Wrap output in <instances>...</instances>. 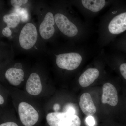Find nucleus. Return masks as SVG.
<instances>
[{
	"label": "nucleus",
	"mask_w": 126,
	"mask_h": 126,
	"mask_svg": "<svg viewBox=\"0 0 126 126\" xmlns=\"http://www.w3.org/2000/svg\"><path fill=\"white\" fill-rule=\"evenodd\" d=\"M82 60L81 54L76 52H70L57 55L56 63L58 67L60 68L73 70L78 67Z\"/></svg>",
	"instance_id": "nucleus-1"
},
{
	"label": "nucleus",
	"mask_w": 126,
	"mask_h": 126,
	"mask_svg": "<svg viewBox=\"0 0 126 126\" xmlns=\"http://www.w3.org/2000/svg\"><path fill=\"white\" fill-rule=\"evenodd\" d=\"M38 36L35 26L32 23H27L23 27L19 36L20 46L24 49H31L36 44Z\"/></svg>",
	"instance_id": "nucleus-2"
},
{
	"label": "nucleus",
	"mask_w": 126,
	"mask_h": 126,
	"mask_svg": "<svg viewBox=\"0 0 126 126\" xmlns=\"http://www.w3.org/2000/svg\"><path fill=\"white\" fill-rule=\"evenodd\" d=\"M18 112L21 122L25 126H32L38 121V113L30 104L22 102L19 104Z\"/></svg>",
	"instance_id": "nucleus-3"
},
{
	"label": "nucleus",
	"mask_w": 126,
	"mask_h": 126,
	"mask_svg": "<svg viewBox=\"0 0 126 126\" xmlns=\"http://www.w3.org/2000/svg\"><path fill=\"white\" fill-rule=\"evenodd\" d=\"M54 19L57 27L64 35L73 37L78 34V27L64 15L60 13L56 14L55 15Z\"/></svg>",
	"instance_id": "nucleus-4"
},
{
	"label": "nucleus",
	"mask_w": 126,
	"mask_h": 126,
	"mask_svg": "<svg viewBox=\"0 0 126 126\" xmlns=\"http://www.w3.org/2000/svg\"><path fill=\"white\" fill-rule=\"evenodd\" d=\"M109 33L117 35L126 30V11L114 16L108 22L107 27Z\"/></svg>",
	"instance_id": "nucleus-5"
},
{
	"label": "nucleus",
	"mask_w": 126,
	"mask_h": 126,
	"mask_svg": "<svg viewBox=\"0 0 126 126\" xmlns=\"http://www.w3.org/2000/svg\"><path fill=\"white\" fill-rule=\"evenodd\" d=\"M54 17L51 12L46 14L39 27V33L43 38L48 40L54 34L55 28Z\"/></svg>",
	"instance_id": "nucleus-6"
},
{
	"label": "nucleus",
	"mask_w": 126,
	"mask_h": 126,
	"mask_svg": "<svg viewBox=\"0 0 126 126\" xmlns=\"http://www.w3.org/2000/svg\"><path fill=\"white\" fill-rule=\"evenodd\" d=\"M102 90V103H107L113 107L116 106L118 102V97L115 86L110 83H106L104 84Z\"/></svg>",
	"instance_id": "nucleus-7"
},
{
	"label": "nucleus",
	"mask_w": 126,
	"mask_h": 126,
	"mask_svg": "<svg viewBox=\"0 0 126 126\" xmlns=\"http://www.w3.org/2000/svg\"><path fill=\"white\" fill-rule=\"evenodd\" d=\"M26 89L28 93L33 95H38L42 92V83L40 77L38 74L33 73L30 75L26 84Z\"/></svg>",
	"instance_id": "nucleus-8"
},
{
	"label": "nucleus",
	"mask_w": 126,
	"mask_h": 126,
	"mask_svg": "<svg viewBox=\"0 0 126 126\" xmlns=\"http://www.w3.org/2000/svg\"><path fill=\"white\" fill-rule=\"evenodd\" d=\"M79 104L83 112L87 116H93L96 112V108L91 95L87 93L82 94L79 99Z\"/></svg>",
	"instance_id": "nucleus-9"
},
{
	"label": "nucleus",
	"mask_w": 126,
	"mask_h": 126,
	"mask_svg": "<svg viewBox=\"0 0 126 126\" xmlns=\"http://www.w3.org/2000/svg\"><path fill=\"white\" fill-rule=\"evenodd\" d=\"M99 70L95 68H89L83 72L79 79V83L83 87H86L92 84L99 77Z\"/></svg>",
	"instance_id": "nucleus-10"
},
{
	"label": "nucleus",
	"mask_w": 126,
	"mask_h": 126,
	"mask_svg": "<svg viewBox=\"0 0 126 126\" xmlns=\"http://www.w3.org/2000/svg\"><path fill=\"white\" fill-rule=\"evenodd\" d=\"M24 76V71L20 69L11 68L6 70L5 77L9 83L14 86L19 85Z\"/></svg>",
	"instance_id": "nucleus-11"
},
{
	"label": "nucleus",
	"mask_w": 126,
	"mask_h": 126,
	"mask_svg": "<svg viewBox=\"0 0 126 126\" xmlns=\"http://www.w3.org/2000/svg\"><path fill=\"white\" fill-rule=\"evenodd\" d=\"M81 3L84 8L93 12H98L106 6L104 0H83Z\"/></svg>",
	"instance_id": "nucleus-12"
},
{
	"label": "nucleus",
	"mask_w": 126,
	"mask_h": 126,
	"mask_svg": "<svg viewBox=\"0 0 126 126\" xmlns=\"http://www.w3.org/2000/svg\"><path fill=\"white\" fill-rule=\"evenodd\" d=\"M70 114H72L66 112L49 113L46 116V121L50 126H58L63 119Z\"/></svg>",
	"instance_id": "nucleus-13"
},
{
	"label": "nucleus",
	"mask_w": 126,
	"mask_h": 126,
	"mask_svg": "<svg viewBox=\"0 0 126 126\" xmlns=\"http://www.w3.org/2000/svg\"><path fill=\"white\" fill-rule=\"evenodd\" d=\"M3 21L9 28H15L20 23V19L18 14L12 13L3 16Z\"/></svg>",
	"instance_id": "nucleus-14"
},
{
	"label": "nucleus",
	"mask_w": 126,
	"mask_h": 126,
	"mask_svg": "<svg viewBox=\"0 0 126 126\" xmlns=\"http://www.w3.org/2000/svg\"><path fill=\"white\" fill-rule=\"evenodd\" d=\"M81 121L76 115L70 114L63 119L58 126H80Z\"/></svg>",
	"instance_id": "nucleus-15"
},
{
	"label": "nucleus",
	"mask_w": 126,
	"mask_h": 126,
	"mask_svg": "<svg viewBox=\"0 0 126 126\" xmlns=\"http://www.w3.org/2000/svg\"><path fill=\"white\" fill-rule=\"evenodd\" d=\"M16 14H18L20 20L23 22H25L28 20L29 18V15L27 10L24 8H17L16 9Z\"/></svg>",
	"instance_id": "nucleus-16"
},
{
	"label": "nucleus",
	"mask_w": 126,
	"mask_h": 126,
	"mask_svg": "<svg viewBox=\"0 0 126 126\" xmlns=\"http://www.w3.org/2000/svg\"><path fill=\"white\" fill-rule=\"evenodd\" d=\"M28 1L27 0H11L10 2L13 7L18 8L23 4H26Z\"/></svg>",
	"instance_id": "nucleus-17"
},
{
	"label": "nucleus",
	"mask_w": 126,
	"mask_h": 126,
	"mask_svg": "<svg viewBox=\"0 0 126 126\" xmlns=\"http://www.w3.org/2000/svg\"><path fill=\"white\" fill-rule=\"evenodd\" d=\"M119 71L123 77L126 80V63H123L120 65Z\"/></svg>",
	"instance_id": "nucleus-18"
},
{
	"label": "nucleus",
	"mask_w": 126,
	"mask_h": 126,
	"mask_svg": "<svg viewBox=\"0 0 126 126\" xmlns=\"http://www.w3.org/2000/svg\"><path fill=\"white\" fill-rule=\"evenodd\" d=\"M86 121L89 126H94L95 124V120L92 116H88L86 118Z\"/></svg>",
	"instance_id": "nucleus-19"
},
{
	"label": "nucleus",
	"mask_w": 126,
	"mask_h": 126,
	"mask_svg": "<svg viewBox=\"0 0 126 126\" xmlns=\"http://www.w3.org/2000/svg\"><path fill=\"white\" fill-rule=\"evenodd\" d=\"M2 34L4 36L9 37L11 36L12 32L10 28L6 27H5L2 31Z\"/></svg>",
	"instance_id": "nucleus-20"
},
{
	"label": "nucleus",
	"mask_w": 126,
	"mask_h": 126,
	"mask_svg": "<svg viewBox=\"0 0 126 126\" xmlns=\"http://www.w3.org/2000/svg\"><path fill=\"white\" fill-rule=\"evenodd\" d=\"M66 112L73 115H75V110L74 108L71 105H68L66 108Z\"/></svg>",
	"instance_id": "nucleus-21"
},
{
	"label": "nucleus",
	"mask_w": 126,
	"mask_h": 126,
	"mask_svg": "<svg viewBox=\"0 0 126 126\" xmlns=\"http://www.w3.org/2000/svg\"><path fill=\"white\" fill-rule=\"evenodd\" d=\"M0 126H18V124L14 122H9L1 124Z\"/></svg>",
	"instance_id": "nucleus-22"
},
{
	"label": "nucleus",
	"mask_w": 126,
	"mask_h": 126,
	"mask_svg": "<svg viewBox=\"0 0 126 126\" xmlns=\"http://www.w3.org/2000/svg\"><path fill=\"white\" fill-rule=\"evenodd\" d=\"M4 102V98L1 94L0 95V104L2 105Z\"/></svg>",
	"instance_id": "nucleus-23"
}]
</instances>
